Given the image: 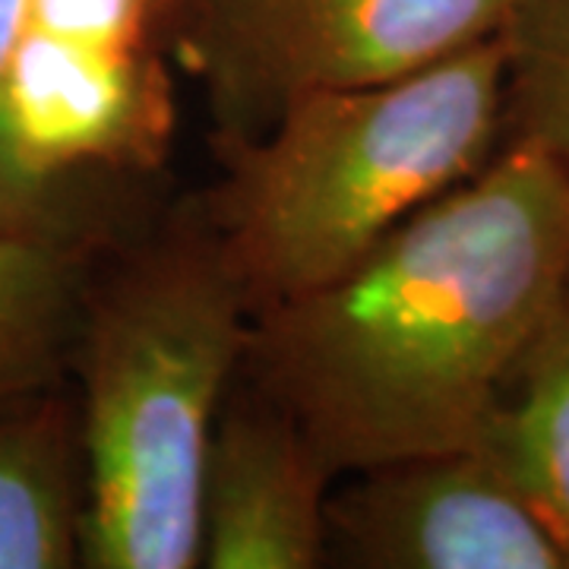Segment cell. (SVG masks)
Here are the masks:
<instances>
[{
	"instance_id": "1",
	"label": "cell",
	"mask_w": 569,
	"mask_h": 569,
	"mask_svg": "<svg viewBox=\"0 0 569 569\" xmlns=\"http://www.w3.org/2000/svg\"><path fill=\"white\" fill-rule=\"evenodd\" d=\"M567 284L569 171L503 140L339 279L253 313L241 373L336 478L466 449Z\"/></svg>"
},
{
	"instance_id": "2",
	"label": "cell",
	"mask_w": 569,
	"mask_h": 569,
	"mask_svg": "<svg viewBox=\"0 0 569 569\" xmlns=\"http://www.w3.org/2000/svg\"><path fill=\"white\" fill-rule=\"evenodd\" d=\"M507 140V54L471 44L402 80L317 92L224 146L203 231L253 313L339 279Z\"/></svg>"
},
{
	"instance_id": "3",
	"label": "cell",
	"mask_w": 569,
	"mask_h": 569,
	"mask_svg": "<svg viewBox=\"0 0 569 569\" xmlns=\"http://www.w3.org/2000/svg\"><path fill=\"white\" fill-rule=\"evenodd\" d=\"M253 310L203 224L96 269L70 377L89 569L200 567V485Z\"/></svg>"
},
{
	"instance_id": "4",
	"label": "cell",
	"mask_w": 569,
	"mask_h": 569,
	"mask_svg": "<svg viewBox=\"0 0 569 569\" xmlns=\"http://www.w3.org/2000/svg\"><path fill=\"white\" fill-rule=\"evenodd\" d=\"M516 0H183L171 17L222 146L317 92L402 80L497 39Z\"/></svg>"
},
{
	"instance_id": "5",
	"label": "cell",
	"mask_w": 569,
	"mask_h": 569,
	"mask_svg": "<svg viewBox=\"0 0 569 569\" xmlns=\"http://www.w3.org/2000/svg\"><path fill=\"white\" fill-rule=\"evenodd\" d=\"M152 0H29L7 70L22 174L61 197L99 171L156 168L174 104L152 48Z\"/></svg>"
},
{
	"instance_id": "6",
	"label": "cell",
	"mask_w": 569,
	"mask_h": 569,
	"mask_svg": "<svg viewBox=\"0 0 569 569\" xmlns=\"http://www.w3.org/2000/svg\"><path fill=\"white\" fill-rule=\"evenodd\" d=\"M326 563L355 569H567L529 503L475 447L342 475Z\"/></svg>"
},
{
	"instance_id": "7",
	"label": "cell",
	"mask_w": 569,
	"mask_h": 569,
	"mask_svg": "<svg viewBox=\"0 0 569 569\" xmlns=\"http://www.w3.org/2000/svg\"><path fill=\"white\" fill-rule=\"evenodd\" d=\"M238 380L206 449L200 567H323L326 497L336 475L284 408L247 377L244 387Z\"/></svg>"
},
{
	"instance_id": "8",
	"label": "cell",
	"mask_w": 569,
	"mask_h": 569,
	"mask_svg": "<svg viewBox=\"0 0 569 569\" xmlns=\"http://www.w3.org/2000/svg\"><path fill=\"white\" fill-rule=\"evenodd\" d=\"M86 449L73 377L0 402V569H73L86 531Z\"/></svg>"
},
{
	"instance_id": "9",
	"label": "cell",
	"mask_w": 569,
	"mask_h": 569,
	"mask_svg": "<svg viewBox=\"0 0 569 569\" xmlns=\"http://www.w3.org/2000/svg\"><path fill=\"white\" fill-rule=\"evenodd\" d=\"M92 266L80 219L0 231V402L70 377Z\"/></svg>"
},
{
	"instance_id": "10",
	"label": "cell",
	"mask_w": 569,
	"mask_h": 569,
	"mask_svg": "<svg viewBox=\"0 0 569 569\" xmlns=\"http://www.w3.org/2000/svg\"><path fill=\"white\" fill-rule=\"evenodd\" d=\"M471 447L548 529L569 569V307L512 367Z\"/></svg>"
},
{
	"instance_id": "11",
	"label": "cell",
	"mask_w": 569,
	"mask_h": 569,
	"mask_svg": "<svg viewBox=\"0 0 569 569\" xmlns=\"http://www.w3.org/2000/svg\"><path fill=\"white\" fill-rule=\"evenodd\" d=\"M507 54V140L545 149L569 171V0H516Z\"/></svg>"
},
{
	"instance_id": "12",
	"label": "cell",
	"mask_w": 569,
	"mask_h": 569,
	"mask_svg": "<svg viewBox=\"0 0 569 569\" xmlns=\"http://www.w3.org/2000/svg\"><path fill=\"white\" fill-rule=\"evenodd\" d=\"M29 0H0V231L67 222L77 216L73 197L44 193L22 174L7 127V70L20 39Z\"/></svg>"
},
{
	"instance_id": "13",
	"label": "cell",
	"mask_w": 569,
	"mask_h": 569,
	"mask_svg": "<svg viewBox=\"0 0 569 569\" xmlns=\"http://www.w3.org/2000/svg\"><path fill=\"white\" fill-rule=\"evenodd\" d=\"M183 0H152V13H156V22L159 26H164V22L171 20L178 10H181Z\"/></svg>"
},
{
	"instance_id": "14",
	"label": "cell",
	"mask_w": 569,
	"mask_h": 569,
	"mask_svg": "<svg viewBox=\"0 0 569 569\" xmlns=\"http://www.w3.org/2000/svg\"><path fill=\"white\" fill-rule=\"evenodd\" d=\"M567 307H569V284H567Z\"/></svg>"
}]
</instances>
